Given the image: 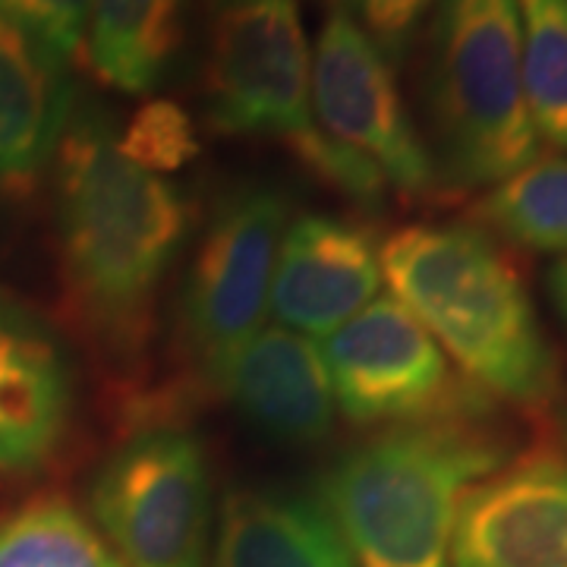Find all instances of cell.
I'll return each instance as SVG.
<instances>
[{
	"label": "cell",
	"instance_id": "7402d4cb",
	"mask_svg": "<svg viewBox=\"0 0 567 567\" xmlns=\"http://www.w3.org/2000/svg\"><path fill=\"white\" fill-rule=\"evenodd\" d=\"M331 3L344 10L391 66H401L406 61L420 29L435 7V0H331Z\"/></svg>",
	"mask_w": 567,
	"mask_h": 567
},
{
	"label": "cell",
	"instance_id": "52a82bcc",
	"mask_svg": "<svg viewBox=\"0 0 567 567\" xmlns=\"http://www.w3.org/2000/svg\"><path fill=\"white\" fill-rule=\"evenodd\" d=\"M334 404L353 425H404L486 406L464 385L416 316L394 297H375L322 344Z\"/></svg>",
	"mask_w": 567,
	"mask_h": 567
},
{
	"label": "cell",
	"instance_id": "8992f818",
	"mask_svg": "<svg viewBox=\"0 0 567 567\" xmlns=\"http://www.w3.org/2000/svg\"><path fill=\"white\" fill-rule=\"evenodd\" d=\"M312 51L300 0H221L208 61L205 117L224 136L290 142L312 126Z\"/></svg>",
	"mask_w": 567,
	"mask_h": 567
},
{
	"label": "cell",
	"instance_id": "7a4b0ae2",
	"mask_svg": "<svg viewBox=\"0 0 567 567\" xmlns=\"http://www.w3.org/2000/svg\"><path fill=\"white\" fill-rule=\"evenodd\" d=\"M394 300L488 398L546 410L561 369L514 259L483 227L406 224L379 246Z\"/></svg>",
	"mask_w": 567,
	"mask_h": 567
},
{
	"label": "cell",
	"instance_id": "9a60e30c",
	"mask_svg": "<svg viewBox=\"0 0 567 567\" xmlns=\"http://www.w3.org/2000/svg\"><path fill=\"white\" fill-rule=\"evenodd\" d=\"M208 567H353L319 502L275 486L234 488Z\"/></svg>",
	"mask_w": 567,
	"mask_h": 567
},
{
	"label": "cell",
	"instance_id": "e0dca14e",
	"mask_svg": "<svg viewBox=\"0 0 567 567\" xmlns=\"http://www.w3.org/2000/svg\"><path fill=\"white\" fill-rule=\"evenodd\" d=\"M476 218L507 244L567 259V158L539 155L476 205Z\"/></svg>",
	"mask_w": 567,
	"mask_h": 567
},
{
	"label": "cell",
	"instance_id": "ba28073f",
	"mask_svg": "<svg viewBox=\"0 0 567 567\" xmlns=\"http://www.w3.org/2000/svg\"><path fill=\"white\" fill-rule=\"evenodd\" d=\"M290 205L275 186H240L208 218L186 268L183 344L208 382L268 312Z\"/></svg>",
	"mask_w": 567,
	"mask_h": 567
},
{
	"label": "cell",
	"instance_id": "2e32d148",
	"mask_svg": "<svg viewBox=\"0 0 567 567\" xmlns=\"http://www.w3.org/2000/svg\"><path fill=\"white\" fill-rule=\"evenodd\" d=\"M85 63L123 95L158 89L183 44V0H89Z\"/></svg>",
	"mask_w": 567,
	"mask_h": 567
},
{
	"label": "cell",
	"instance_id": "44dd1931",
	"mask_svg": "<svg viewBox=\"0 0 567 567\" xmlns=\"http://www.w3.org/2000/svg\"><path fill=\"white\" fill-rule=\"evenodd\" d=\"M287 148L316 181L331 186L350 203L363 205V208H379L391 193V186L375 164L363 158L360 152L331 140L319 123H312L306 133L293 136L287 142Z\"/></svg>",
	"mask_w": 567,
	"mask_h": 567
},
{
	"label": "cell",
	"instance_id": "3957f363",
	"mask_svg": "<svg viewBox=\"0 0 567 567\" xmlns=\"http://www.w3.org/2000/svg\"><path fill=\"white\" fill-rule=\"evenodd\" d=\"M486 413L488 404L388 425L328 466L319 505L353 567H451L464 495L514 461Z\"/></svg>",
	"mask_w": 567,
	"mask_h": 567
},
{
	"label": "cell",
	"instance_id": "4fadbf2b",
	"mask_svg": "<svg viewBox=\"0 0 567 567\" xmlns=\"http://www.w3.org/2000/svg\"><path fill=\"white\" fill-rule=\"evenodd\" d=\"M73 372L48 328L0 300V470L35 473L73 423Z\"/></svg>",
	"mask_w": 567,
	"mask_h": 567
},
{
	"label": "cell",
	"instance_id": "6da1fadb",
	"mask_svg": "<svg viewBox=\"0 0 567 567\" xmlns=\"http://www.w3.org/2000/svg\"><path fill=\"white\" fill-rule=\"evenodd\" d=\"M54 174L61 275L73 312L102 353L136 360L189 234V205L162 174L130 162L111 121L92 107L73 111Z\"/></svg>",
	"mask_w": 567,
	"mask_h": 567
},
{
	"label": "cell",
	"instance_id": "9c48e42d",
	"mask_svg": "<svg viewBox=\"0 0 567 567\" xmlns=\"http://www.w3.org/2000/svg\"><path fill=\"white\" fill-rule=\"evenodd\" d=\"M309 102L312 121L375 164L394 193L416 199L439 186L429 142L406 111L394 66L338 3L328 7L316 39Z\"/></svg>",
	"mask_w": 567,
	"mask_h": 567
},
{
	"label": "cell",
	"instance_id": "603a6c76",
	"mask_svg": "<svg viewBox=\"0 0 567 567\" xmlns=\"http://www.w3.org/2000/svg\"><path fill=\"white\" fill-rule=\"evenodd\" d=\"M0 13L35 32L63 58L80 51L89 0H0Z\"/></svg>",
	"mask_w": 567,
	"mask_h": 567
},
{
	"label": "cell",
	"instance_id": "d6986e66",
	"mask_svg": "<svg viewBox=\"0 0 567 567\" xmlns=\"http://www.w3.org/2000/svg\"><path fill=\"white\" fill-rule=\"evenodd\" d=\"M524 95L536 136L567 152V0H517Z\"/></svg>",
	"mask_w": 567,
	"mask_h": 567
},
{
	"label": "cell",
	"instance_id": "ffe728a7",
	"mask_svg": "<svg viewBox=\"0 0 567 567\" xmlns=\"http://www.w3.org/2000/svg\"><path fill=\"white\" fill-rule=\"evenodd\" d=\"M121 152L152 174H174L199 155V136L181 104L145 102L117 136Z\"/></svg>",
	"mask_w": 567,
	"mask_h": 567
},
{
	"label": "cell",
	"instance_id": "ac0fdd59",
	"mask_svg": "<svg viewBox=\"0 0 567 567\" xmlns=\"http://www.w3.org/2000/svg\"><path fill=\"white\" fill-rule=\"evenodd\" d=\"M0 567H123L66 498L48 495L0 520Z\"/></svg>",
	"mask_w": 567,
	"mask_h": 567
},
{
	"label": "cell",
	"instance_id": "8fae6325",
	"mask_svg": "<svg viewBox=\"0 0 567 567\" xmlns=\"http://www.w3.org/2000/svg\"><path fill=\"white\" fill-rule=\"evenodd\" d=\"M382 281L369 230L331 215H303L284 230L268 312L306 338H328L379 297Z\"/></svg>",
	"mask_w": 567,
	"mask_h": 567
},
{
	"label": "cell",
	"instance_id": "7c38bea8",
	"mask_svg": "<svg viewBox=\"0 0 567 567\" xmlns=\"http://www.w3.org/2000/svg\"><path fill=\"white\" fill-rule=\"evenodd\" d=\"M212 385L268 442L312 447L334 425V391L322 350L284 324L259 328L212 375Z\"/></svg>",
	"mask_w": 567,
	"mask_h": 567
},
{
	"label": "cell",
	"instance_id": "277c9868",
	"mask_svg": "<svg viewBox=\"0 0 567 567\" xmlns=\"http://www.w3.org/2000/svg\"><path fill=\"white\" fill-rule=\"evenodd\" d=\"M423 104L442 186L492 189L539 158L524 95L517 0H435Z\"/></svg>",
	"mask_w": 567,
	"mask_h": 567
},
{
	"label": "cell",
	"instance_id": "5b68a950",
	"mask_svg": "<svg viewBox=\"0 0 567 567\" xmlns=\"http://www.w3.org/2000/svg\"><path fill=\"white\" fill-rule=\"evenodd\" d=\"M89 502L123 567H205L212 470L189 429L133 432L95 473Z\"/></svg>",
	"mask_w": 567,
	"mask_h": 567
},
{
	"label": "cell",
	"instance_id": "5bb4252c",
	"mask_svg": "<svg viewBox=\"0 0 567 567\" xmlns=\"http://www.w3.org/2000/svg\"><path fill=\"white\" fill-rule=\"evenodd\" d=\"M76 82L58 48L0 13V189L35 183L58 158Z\"/></svg>",
	"mask_w": 567,
	"mask_h": 567
},
{
	"label": "cell",
	"instance_id": "30bf717a",
	"mask_svg": "<svg viewBox=\"0 0 567 567\" xmlns=\"http://www.w3.org/2000/svg\"><path fill=\"white\" fill-rule=\"evenodd\" d=\"M451 567H567V457L529 454L470 486Z\"/></svg>",
	"mask_w": 567,
	"mask_h": 567
},
{
	"label": "cell",
	"instance_id": "cb8c5ba5",
	"mask_svg": "<svg viewBox=\"0 0 567 567\" xmlns=\"http://www.w3.org/2000/svg\"><path fill=\"white\" fill-rule=\"evenodd\" d=\"M548 297H551V306L555 312L561 316V322L567 324V259H558V262L548 268L546 275Z\"/></svg>",
	"mask_w": 567,
	"mask_h": 567
}]
</instances>
